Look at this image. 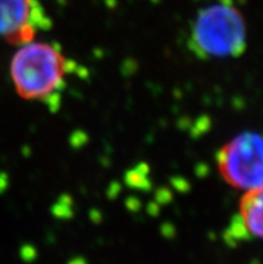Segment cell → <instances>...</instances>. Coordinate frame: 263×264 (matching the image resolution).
<instances>
[{
  "label": "cell",
  "mask_w": 263,
  "mask_h": 264,
  "mask_svg": "<svg viewBox=\"0 0 263 264\" xmlns=\"http://www.w3.org/2000/svg\"><path fill=\"white\" fill-rule=\"evenodd\" d=\"M10 71L19 97L46 101L64 86L68 61L53 44L30 42L19 47L11 61Z\"/></svg>",
  "instance_id": "6da1fadb"
},
{
  "label": "cell",
  "mask_w": 263,
  "mask_h": 264,
  "mask_svg": "<svg viewBox=\"0 0 263 264\" xmlns=\"http://www.w3.org/2000/svg\"><path fill=\"white\" fill-rule=\"evenodd\" d=\"M247 28L242 12L228 3L200 11L192 27L191 43L205 58L239 57L246 48Z\"/></svg>",
  "instance_id": "7a4b0ae2"
},
{
  "label": "cell",
  "mask_w": 263,
  "mask_h": 264,
  "mask_svg": "<svg viewBox=\"0 0 263 264\" xmlns=\"http://www.w3.org/2000/svg\"><path fill=\"white\" fill-rule=\"evenodd\" d=\"M223 180L239 191L263 188V132H243L226 145L218 157Z\"/></svg>",
  "instance_id": "3957f363"
},
{
  "label": "cell",
  "mask_w": 263,
  "mask_h": 264,
  "mask_svg": "<svg viewBox=\"0 0 263 264\" xmlns=\"http://www.w3.org/2000/svg\"><path fill=\"white\" fill-rule=\"evenodd\" d=\"M47 22L38 0H0V38L10 44L21 47L34 42Z\"/></svg>",
  "instance_id": "277c9868"
},
{
  "label": "cell",
  "mask_w": 263,
  "mask_h": 264,
  "mask_svg": "<svg viewBox=\"0 0 263 264\" xmlns=\"http://www.w3.org/2000/svg\"><path fill=\"white\" fill-rule=\"evenodd\" d=\"M239 221L246 232L263 240V188L243 195L239 202Z\"/></svg>",
  "instance_id": "5b68a950"
}]
</instances>
